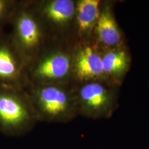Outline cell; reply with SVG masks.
Masks as SVG:
<instances>
[{"label":"cell","instance_id":"5","mask_svg":"<svg viewBox=\"0 0 149 149\" xmlns=\"http://www.w3.org/2000/svg\"><path fill=\"white\" fill-rule=\"evenodd\" d=\"M71 84L79 116L93 119L112 116L117 108V97L111 82L99 80Z\"/></svg>","mask_w":149,"mask_h":149},{"label":"cell","instance_id":"12","mask_svg":"<svg viewBox=\"0 0 149 149\" xmlns=\"http://www.w3.org/2000/svg\"><path fill=\"white\" fill-rule=\"evenodd\" d=\"M17 4V0H0V29L6 25L11 24Z\"/></svg>","mask_w":149,"mask_h":149},{"label":"cell","instance_id":"3","mask_svg":"<svg viewBox=\"0 0 149 149\" xmlns=\"http://www.w3.org/2000/svg\"><path fill=\"white\" fill-rule=\"evenodd\" d=\"M39 122L24 89L0 87V132L6 136L25 135Z\"/></svg>","mask_w":149,"mask_h":149},{"label":"cell","instance_id":"10","mask_svg":"<svg viewBox=\"0 0 149 149\" xmlns=\"http://www.w3.org/2000/svg\"><path fill=\"white\" fill-rule=\"evenodd\" d=\"M121 34L111 6L102 2L99 18L92 34V40L102 48H116L121 40Z\"/></svg>","mask_w":149,"mask_h":149},{"label":"cell","instance_id":"11","mask_svg":"<svg viewBox=\"0 0 149 149\" xmlns=\"http://www.w3.org/2000/svg\"><path fill=\"white\" fill-rule=\"evenodd\" d=\"M100 49L107 80L111 82L113 79L122 77L127 72L129 65L127 54L124 50L116 48Z\"/></svg>","mask_w":149,"mask_h":149},{"label":"cell","instance_id":"1","mask_svg":"<svg viewBox=\"0 0 149 149\" xmlns=\"http://www.w3.org/2000/svg\"><path fill=\"white\" fill-rule=\"evenodd\" d=\"M74 42L70 39H48L26 68L28 83L71 84Z\"/></svg>","mask_w":149,"mask_h":149},{"label":"cell","instance_id":"9","mask_svg":"<svg viewBox=\"0 0 149 149\" xmlns=\"http://www.w3.org/2000/svg\"><path fill=\"white\" fill-rule=\"evenodd\" d=\"M101 3L100 0H76L72 30V39L74 43L92 40Z\"/></svg>","mask_w":149,"mask_h":149},{"label":"cell","instance_id":"2","mask_svg":"<svg viewBox=\"0 0 149 149\" xmlns=\"http://www.w3.org/2000/svg\"><path fill=\"white\" fill-rule=\"evenodd\" d=\"M39 122L68 123L79 116L72 84H34L24 89Z\"/></svg>","mask_w":149,"mask_h":149},{"label":"cell","instance_id":"4","mask_svg":"<svg viewBox=\"0 0 149 149\" xmlns=\"http://www.w3.org/2000/svg\"><path fill=\"white\" fill-rule=\"evenodd\" d=\"M11 25L12 31L10 34L12 41L27 65L48 39L31 0L18 1Z\"/></svg>","mask_w":149,"mask_h":149},{"label":"cell","instance_id":"7","mask_svg":"<svg viewBox=\"0 0 149 149\" xmlns=\"http://www.w3.org/2000/svg\"><path fill=\"white\" fill-rule=\"evenodd\" d=\"M107 80L104 73L100 49L92 39L74 43L71 84Z\"/></svg>","mask_w":149,"mask_h":149},{"label":"cell","instance_id":"6","mask_svg":"<svg viewBox=\"0 0 149 149\" xmlns=\"http://www.w3.org/2000/svg\"><path fill=\"white\" fill-rule=\"evenodd\" d=\"M48 39L72 40L76 0H31Z\"/></svg>","mask_w":149,"mask_h":149},{"label":"cell","instance_id":"8","mask_svg":"<svg viewBox=\"0 0 149 149\" xmlns=\"http://www.w3.org/2000/svg\"><path fill=\"white\" fill-rule=\"evenodd\" d=\"M26 68L10 34L0 29V87L25 89L28 84Z\"/></svg>","mask_w":149,"mask_h":149}]
</instances>
